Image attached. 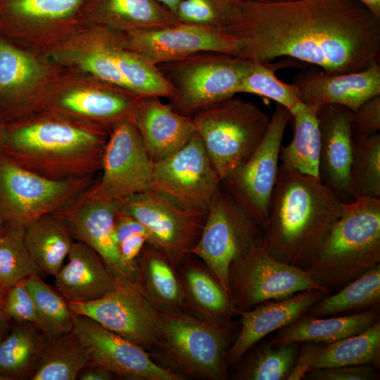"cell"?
I'll use <instances>...</instances> for the list:
<instances>
[{
	"label": "cell",
	"mask_w": 380,
	"mask_h": 380,
	"mask_svg": "<svg viewBox=\"0 0 380 380\" xmlns=\"http://www.w3.org/2000/svg\"><path fill=\"white\" fill-rule=\"evenodd\" d=\"M223 32L253 62L287 56L343 74L380 61V18L356 0H241Z\"/></svg>",
	"instance_id": "1"
},
{
	"label": "cell",
	"mask_w": 380,
	"mask_h": 380,
	"mask_svg": "<svg viewBox=\"0 0 380 380\" xmlns=\"http://www.w3.org/2000/svg\"><path fill=\"white\" fill-rule=\"evenodd\" d=\"M346 203L319 178L280 165L261 243L275 259L305 270Z\"/></svg>",
	"instance_id": "2"
},
{
	"label": "cell",
	"mask_w": 380,
	"mask_h": 380,
	"mask_svg": "<svg viewBox=\"0 0 380 380\" xmlns=\"http://www.w3.org/2000/svg\"><path fill=\"white\" fill-rule=\"evenodd\" d=\"M108 139L105 132L57 120L6 127L1 154L53 180L96 176Z\"/></svg>",
	"instance_id": "3"
},
{
	"label": "cell",
	"mask_w": 380,
	"mask_h": 380,
	"mask_svg": "<svg viewBox=\"0 0 380 380\" xmlns=\"http://www.w3.org/2000/svg\"><path fill=\"white\" fill-rule=\"evenodd\" d=\"M380 262V198L346 203L315 257L305 269L329 291L338 290Z\"/></svg>",
	"instance_id": "4"
},
{
	"label": "cell",
	"mask_w": 380,
	"mask_h": 380,
	"mask_svg": "<svg viewBox=\"0 0 380 380\" xmlns=\"http://www.w3.org/2000/svg\"><path fill=\"white\" fill-rule=\"evenodd\" d=\"M229 320L213 321L184 310L160 312L156 353L184 377H227Z\"/></svg>",
	"instance_id": "5"
},
{
	"label": "cell",
	"mask_w": 380,
	"mask_h": 380,
	"mask_svg": "<svg viewBox=\"0 0 380 380\" xmlns=\"http://www.w3.org/2000/svg\"><path fill=\"white\" fill-rule=\"evenodd\" d=\"M192 119L222 182L255 151L271 116L255 104L232 96L198 112Z\"/></svg>",
	"instance_id": "6"
},
{
	"label": "cell",
	"mask_w": 380,
	"mask_h": 380,
	"mask_svg": "<svg viewBox=\"0 0 380 380\" xmlns=\"http://www.w3.org/2000/svg\"><path fill=\"white\" fill-rule=\"evenodd\" d=\"M156 66L177 91L170 100L173 110L192 117L234 96L252 71L253 62L227 53L203 51Z\"/></svg>",
	"instance_id": "7"
},
{
	"label": "cell",
	"mask_w": 380,
	"mask_h": 380,
	"mask_svg": "<svg viewBox=\"0 0 380 380\" xmlns=\"http://www.w3.org/2000/svg\"><path fill=\"white\" fill-rule=\"evenodd\" d=\"M96 180V176L53 180L0 155V218L5 226L22 225L73 203Z\"/></svg>",
	"instance_id": "8"
},
{
	"label": "cell",
	"mask_w": 380,
	"mask_h": 380,
	"mask_svg": "<svg viewBox=\"0 0 380 380\" xmlns=\"http://www.w3.org/2000/svg\"><path fill=\"white\" fill-rule=\"evenodd\" d=\"M262 232L258 224L220 186L208 210L200 238L190 254L203 261L229 296L230 265L262 239Z\"/></svg>",
	"instance_id": "9"
},
{
	"label": "cell",
	"mask_w": 380,
	"mask_h": 380,
	"mask_svg": "<svg viewBox=\"0 0 380 380\" xmlns=\"http://www.w3.org/2000/svg\"><path fill=\"white\" fill-rule=\"evenodd\" d=\"M261 240L230 265L229 297L236 309L250 310L306 290L329 294L330 291L317 284L306 270L273 258Z\"/></svg>",
	"instance_id": "10"
},
{
	"label": "cell",
	"mask_w": 380,
	"mask_h": 380,
	"mask_svg": "<svg viewBox=\"0 0 380 380\" xmlns=\"http://www.w3.org/2000/svg\"><path fill=\"white\" fill-rule=\"evenodd\" d=\"M290 111L277 104L267 130L253 154L221 184L232 198L263 229L279 171V152Z\"/></svg>",
	"instance_id": "11"
},
{
	"label": "cell",
	"mask_w": 380,
	"mask_h": 380,
	"mask_svg": "<svg viewBox=\"0 0 380 380\" xmlns=\"http://www.w3.org/2000/svg\"><path fill=\"white\" fill-rule=\"evenodd\" d=\"M119 211L139 222L150 234L148 243L175 267L198 241L207 215L184 209L152 190L119 201Z\"/></svg>",
	"instance_id": "12"
},
{
	"label": "cell",
	"mask_w": 380,
	"mask_h": 380,
	"mask_svg": "<svg viewBox=\"0 0 380 380\" xmlns=\"http://www.w3.org/2000/svg\"><path fill=\"white\" fill-rule=\"evenodd\" d=\"M155 162L130 120L117 125L108 139L101 175L81 196L94 201H120L151 190Z\"/></svg>",
	"instance_id": "13"
},
{
	"label": "cell",
	"mask_w": 380,
	"mask_h": 380,
	"mask_svg": "<svg viewBox=\"0 0 380 380\" xmlns=\"http://www.w3.org/2000/svg\"><path fill=\"white\" fill-rule=\"evenodd\" d=\"M220 185V178L196 132L182 148L155 163L151 190L184 209L206 213Z\"/></svg>",
	"instance_id": "14"
},
{
	"label": "cell",
	"mask_w": 380,
	"mask_h": 380,
	"mask_svg": "<svg viewBox=\"0 0 380 380\" xmlns=\"http://www.w3.org/2000/svg\"><path fill=\"white\" fill-rule=\"evenodd\" d=\"M69 304L75 314L89 317L148 353H156L160 312L135 283L117 275L114 288L104 296Z\"/></svg>",
	"instance_id": "15"
},
{
	"label": "cell",
	"mask_w": 380,
	"mask_h": 380,
	"mask_svg": "<svg viewBox=\"0 0 380 380\" xmlns=\"http://www.w3.org/2000/svg\"><path fill=\"white\" fill-rule=\"evenodd\" d=\"M73 330L88 357L89 365L129 380H182L181 374L155 362L138 345L106 329L89 317L75 314Z\"/></svg>",
	"instance_id": "16"
},
{
	"label": "cell",
	"mask_w": 380,
	"mask_h": 380,
	"mask_svg": "<svg viewBox=\"0 0 380 380\" xmlns=\"http://www.w3.org/2000/svg\"><path fill=\"white\" fill-rule=\"evenodd\" d=\"M127 45L129 50L155 65L203 51L235 56L239 51L238 42L222 30L208 25L186 23L153 30L130 31Z\"/></svg>",
	"instance_id": "17"
},
{
	"label": "cell",
	"mask_w": 380,
	"mask_h": 380,
	"mask_svg": "<svg viewBox=\"0 0 380 380\" xmlns=\"http://www.w3.org/2000/svg\"><path fill=\"white\" fill-rule=\"evenodd\" d=\"M119 201H94L79 197L54 214L67 227L73 239L96 251L118 276L134 283L136 275L125 265L114 237Z\"/></svg>",
	"instance_id": "18"
},
{
	"label": "cell",
	"mask_w": 380,
	"mask_h": 380,
	"mask_svg": "<svg viewBox=\"0 0 380 380\" xmlns=\"http://www.w3.org/2000/svg\"><path fill=\"white\" fill-rule=\"evenodd\" d=\"M292 84L303 103L318 107L338 104L354 112L367 100L380 95V63L343 74H327L321 69L310 68L296 75Z\"/></svg>",
	"instance_id": "19"
},
{
	"label": "cell",
	"mask_w": 380,
	"mask_h": 380,
	"mask_svg": "<svg viewBox=\"0 0 380 380\" xmlns=\"http://www.w3.org/2000/svg\"><path fill=\"white\" fill-rule=\"evenodd\" d=\"M353 112L338 104L319 108L317 113L321 134L319 162L320 181L344 201H351L349 170L353 146Z\"/></svg>",
	"instance_id": "20"
},
{
	"label": "cell",
	"mask_w": 380,
	"mask_h": 380,
	"mask_svg": "<svg viewBox=\"0 0 380 380\" xmlns=\"http://www.w3.org/2000/svg\"><path fill=\"white\" fill-rule=\"evenodd\" d=\"M327 295L319 290H306L287 298L265 302L250 310L235 308L234 315L240 316L241 327L227 350V361L238 360L262 338L299 318Z\"/></svg>",
	"instance_id": "21"
},
{
	"label": "cell",
	"mask_w": 380,
	"mask_h": 380,
	"mask_svg": "<svg viewBox=\"0 0 380 380\" xmlns=\"http://www.w3.org/2000/svg\"><path fill=\"white\" fill-rule=\"evenodd\" d=\"M129 120L155 163L182 148L196 132L192 117L177 113L156 96L143 97Z\"/></svg>",
	"instance_id": "22"
},
{
	"label": "cell",
	"mask_w": 380,
	"mask_h": 380,
	"mask_svg": "<svg viewBox=\"0 0 380 380\" xmlns=\"http://www.w3.org/2000/svg\"><path fill=\"white\" fill-rule=\"evenodd\" d=\"M67 259L54 277L57 291L69 303L95 300L114 288L117 275L91 247L75 241Z\"/></svg>",
	"instance_id": "23"
},
{
	"label": "cell",
	"mask_w": 380,
	"mask_h": 380,
	"mask_svg": "<svg viewBox=\"0 0 380 380\" xmlns=\"http://www.w3.org/2000/svg\"><path fill=\"white\" fill-rule=\"evenodd\" d=\"M136 285L160 312L184 310L185 294L175 266L146 243L137 258Z\"/></svg>",
	"instance_id": "24"
},
{
	"label": "cell",
	"mask_w": 380,
	"mask_h": 380,
	"mask_svg": "<svg viewBox=\"0 0 380 380\" xmlns=\"http://www.w3.org/2000/svg\"><path fill=\"white\" fill-rule=\"evenodd\" d=\"M378 320L376 310L338 317H316L303 315L282 328L270 343H331L360 333Z\"/></svg>",
	"instance_id": "25"
},
{
	"label": "cell",
	"mask_w": 380,
	"mask_h": 380,
	"mask_svg": "<svg viewBox=\"0 0 380 380\" xmlns=\"http://www.w3.org/2000/svg\"><path fill=\"white\" fill-rule=\"evenodd\" d=\"M319 108L300 102L290 111L293 136L287 146H281L279 152L283 166L317 178L321 148Z\"/></svg>",
	"instance_id": "26"
},
{
	"label": "cell",
	"mask_w": 380,
	"mask_h": 380,
	"mask_svg": "<svg viewBox=\"0 0 380 380\" xmlns=\"http://www.w3.org/2000/svg\"><path fill=\"white\" fill-rule=\"evenodd\" d=\"M24 241L39 270L53 277L63 265L75 241L67 227L53 213L27 223Z\"/></svg>",
	"instance_id": "27"
},
{
	"label": "cell",
	"mask_w": 380,
	"mask_h": 380,
	"mask_svg": "<svg viewBox=\"0 0 380 380\" xmlns=\"http://www.w3.org/2000/svg\"><path fill=\"white\" fill-rule=\"evenodd\" d=\"M186 305L201 317L213 321H227L236 308L229 296L207 268L189 264L180 276Z\"/></svg>",
	"instance_id": "28"
},
{
	"label": "cell",
	"mask_w": 380,
	"mask_h": 380,
	"mask_svg": "<svg viewBox=\"0 0 380 380\" xmlns=\"http://www.w3.org/2000/svg\"><path fill=\"white\" fill-rule=\"evenodd\" d=\"M47 337L32 324L17 323L0 339V376L30 379Z\"/></svg>",
	"instance_id": "29"
},
{
	"label": "cell",
	"mask_w": 380,
	"mask_h": 380,
	"mask_svg": "<svg viewBox=\"0 0 380 380\" xmlns=\"http://www.w3.org/2000/svg\"><path fill=\"white\" fill-rule=\"evenodd\" d=\"M143 97L108 90L83 89L66 94L61 99L60 105L68 112L113 124L115 127L130 119Z\"/></svg>",
	"instance_id": "30"
},
{
	"label": "cell",
	"mask_w": 380,
	"mask_h": 380,
	"mask_svg": "<svg viewBox=\"0 0 380 380\" xmlns=\"http://www.w3.org/2000/svg\"><path fill=\"white\" fill-rule=\"evenodd\" d=\"M88 364L73 331L48 336L31 380H75Z\"/></svg>",
	"instance_id": "31"
},
{
	"label": "cell",
	"mask_w": 380,
	"mask_h": 380,
	"mask_svg": "<svg viewBox=\"0 0 380 380\" xmlns=\"http://www.w3.org/2000/svg\"><path fill=\"white\" fill-rule=\"evenodd\" d=\"M380 364V322L364 331L322 346L310 370L350 365Z\"/></svg>",
	"instance_id": "32"
},
{
	"label": "cell",
	"mask_w": 380,
	"mask_h": 380,
	"mask_svg": "<svg viewBox=\"0 0 380 380\" xmlns=\"http://www.w3.org/2000/svg\"><path fill=\"white\" fill-rule=\"evenodd\" d=\"M96 10L106 20L130 27L131 31L170 27L182 23L155 0H96Z\"/></svg>",
	"instance_id": "33"
},
{
	"label": "cell",
	"mask_w": 380,
	"mask_h": 380,
	"mask_svg": "<svg viewBox=\"0 0 380 380\" xmlns=\"http://www.w3.org/2000/svg\"><path fill=\"white\" fill-rule=\"evenodd\" d=\"M380 264L348 283L333 295L326 296L309 310L316 317H330L379 305Z\"/></svg>",
	"instance_id": "34"
},
{
	"label": "cell",
	"mask_w": 380,
	"mask_h": 380,
	"mask_svg": "<svg viewBox=\"0 0 380 380\" xmlns=\"http://www.w3.org/2000/svg\"><path fill=\"white\" fill-rule=\"evenodd\" d=\"M111 53L129 89L142 96L166 97L177 94L174 86L158 67L139 54L112 45Z\"/></svg>",
	"instance_id": "35"
},
{
	"label": "cell",
	"mask_w": 380,
	"mask_h": 380,
	"mask_svg": "<svg viewBox=\"0 0 380 380\" xmlns=\"http://www.w3.org/2000/svg\"><path fill=\"white\" fill-rule=\"evenodd\" d=\"M351 200L380 198V133L353 137L349 170Z\"/></svg>",
	"instance_id": "36"
},
{
	"label": "cell",
	"mask_w": 380,
	"mask_h": 380,
	"mask_svg": "<svg viewBox=\"0 0 380 380\" xmlns=\"http://www.w3.org/2000/svg\"><path fill=\"white\" fill-rule=\"evenodd\" d=\"M22 225L5 226L0 234V286L8 289L40 272L24 241Z\"/></svg>",
	"instance_id": "37"
},
{
	"label": "cell",
	"mask_w": 380,
	"mask_h": 380,
	"mask_svg": "<svg viewBox=\"0 0 380 380\" xmlns=\"http://www.w3.org/2000/svg\"><path fill=\"white\" fill-rule=\"evenodd\" d=\"M297 343L262 346L251 356L239 379H287L297 358Z\"/></svg>",
	"instance_id": "38"
},
{
	"label": "cell",
	"mask_w": 380,
	"mask_h": 380,
	"mask_svg": "<svg viewBox=\"0 0 380 380\" xmlns=\"http://www.w3.org/2000/svg\"><path fill=\"white\" fill-rule=\"evenodd\" d=\"M25 283L39 312L56 335L72 331L75 313L57 289L45 283L38 273L27 277Z\"/></svg>",
	"instance_id": "39"
},
{
	"label": "cell",
	"mask_w": 380,
	"mask_h": 380,
	"mask_svg": "<svg viewBox=\"0 0 380 380\" xmlns=\"http://www.w3.org/2000/svg\"><path fill=\"white\" fill-rule=\"evenodd\" d=\"M275 68L269 63L253 62V68L241 82L238 93H248L272 99L289 111L300 102V98L295 85L279 80L275 75Z\"/></svg>",
	"instance_id": "40"
},
{
	"label": "cell",
	"mask_w": 380,
	"mask_h": 380,
	"mask_svg": "<svg viewBox=\"0 0 380 380\" xmlns=\"http://www.w3.org/2000/svg\"><path fill=\"white\" fill-rule=\"evenodd\" d=\"M241 0H182L175 16L186 23L223 30L236 15ZM223 32V31H222Z\"/></svg>",
	"instance_id": "41"
},
{
	"label": "cell",
	"mask_w": 380,
	"mask_h": 380,
	"mask_svg": "<svg viewBox=\"0 0 380 380\" xmlns=\"http://www.w3.org/2000/svg\"><path fill=\"white\" fill-rule=\"evenodd\" d=\"M37 72V65L28 56L0 39V92L19 89Z\"/></svg>",
	"instance_id": "42"
},
{
	"label": "cell",
	"mask_w": 380,
	"mask_h": 380,
	"mask_svg": "<svg viewBox=\"0 0 380 380\" xmlns=\"http://www.w3.org/2000/svg\"><path fill=\"white\" fill-rule=\"evenodd\" d=\"M25 279L8 289L4 295L3 307L8 319L32 324L48 336H56L37 308L25 286Z\"/></svg>",
	"instance_id": "43"
},
{
	"label": "cell",
	"mask_w": 380,
	"mask_h": 380,
	"mask_svg": "<svg viewBox=\"0 0 380 380\" xmlns=\"http://www.w3.org/2000/svg\"><path fill=\"white\" fill-rule=\"evenodd\" d=\"M114 237L125 265L137 279V258L150 239L148 230L132 217L118 211Z\"/></svg>",
	"instance_id": "44"
},
{
	"label": "cell",
	"mask_w": 380,
	"mask_h": 380,
	"mask_svg": "<svg viewBox=\"0 0 380 380\" xmlns=\"http://www.w3.org/2000/svg\"><path fill=\"white\" fill-rule=\"evenodd\" d=\"M111 46L102 45L91 51L83 60L82 67L106 82L129 90L113 57Z\"/></svg>",
	"instance_id": "45"
},
{
	"label": "cell",
	"mask_w": 380,
	"mask_h": 380,
	"mask_svg": "<svg viewBox=\"0 0 380 380\" xmlns=\"http://www.w3.org/2000/svg\"><path fill=\"white\" fill-rule=\"evenodd\" d=\"M351 125L354 137L369 136L379 132L380 95L367 100L353 112Z\"/></svg>",
	"instance_id": "46"
},
{
	"label": "cell",
	"mask_w": 380,
	"mask_h": 380,
	"mask_svg": "<svg viewBox=\"0 0 380 380\" xmlns=\"http://www.w3.org/2000/svg\"><path fill=\"white\" fill-rule=\"evenodd\" d=\"M375 376L372 365H350L311 370L305 377L314 380H371Z\"/></svg>",
	"instance_id": "47"
},
{
	"label": "cell",
	"mask_w": 380,
	"mask_h": 380,
	"mask_svg": "<svg viewBox=\"0 0 380 380\" xmlns=\"http://www.w3.org/2000/svg\"><path fill=\"white\" fill-rule=\"evenodd\" d=\"M305 343L306 344L303 346L298 360L295 362L287 380H300L305 378L310 372L322 347L315 342Z\"/></svg>",
	"instance_id": "48"
},
{
	"label": "cell",
	"mask_w": 380,
	"mask_h": 380,
	"mask_svg": "<svg viewBox=\"0 0 380 380\" xmlns=\"http://www.w3.org/2000/svg\"><path fill=\"white\" fill-rule=\"evenodd\" d=\"M115 375L105 369L92 365H86L78 375L80 380H110Z\"/></svg>",
	"instance_id": "49"
},
{
	"label": "cell",
	"mask_w": 380,
	"mask_h": 380,
	"mask_svg": "<svg viewBox=\"0 0 380 380\" xmlns=\"http://www.w3.org/2000/svg\"><path fill=\"white\" fill-rule=\"evenodd\" d=\"M380 18V0H356Z\"/></svg>",
	"instance_id": "50"
},
{
	"label": "cell",
	"mask_w": 380,
	"mask_h": 380,
	"mask_svg": "<svg viewBox=\"0 0 380 380\" xmlns=\"http://www.w3.org/2000/svg\"><path fill=\"white\" fill-rule=\"evenodd\" d=\"M3 299L0 300V339L3 337L6 330L9 320L4 310Z\"/></svg>",
	"instance_id": "51"
},
{
	"label": "cell",
	"mask_w": 380,
	"mask_h": 380,
	"mask_svg": "<svg viewBox=\"0 0 380 380\" xmlns=\"http://www.w3.org/2000/svg\"><path fill=\"white\" fill-rule=\"evenodd\" d=\"M160 4L166 8L168 11L176 14L179 4L182 0H157Z\"/></svg>",
	"instance_id": "52"
},
{
	"label": "cell",
	"mask_w": 380,
	"mask_h": 380,
	"mask_svg": "<svg viewBox=\"0 0 380 380\" xmlns=\"http://www.w3.org/2000/svg\"><path fill=\"white\" fill-rule=\"evenodd\" d=\"M6 127L0 125V155L1 154L2 146L5 138Z\"/></svg>",
	"instance_id": "53"
},
{
	"label": "cell",
	"mask_w": 380,
	"mask_h": 380,
	"mask_svg": "<svg viewBox=\"0 0 380 380\" xmlns=\"http://www.w3.org/2000/svg\"><path fill=\"white\" fill-rule=\"evenodd\" d=\"M247 1H258V2H277V1H289V0H247Z\"/></svg>",
	"instance_id": "54"
},
{
	"label": "cell",
	"mask_w": 380,
	"mask_h": 380,
	"mask_svg": "<svg viewBox=\"0 0 380 380\" xmlns=\"http://www.w3.org/2000/svg\"><path fill=\"white\" fill-rule=\"evenodd\" d=\"M5 225L0 218V234L4 231Z\"/></svg>",
	"instance_id": "55"
},
{
	"label": "cell",
	"mask_w": 380,
	"mask_h": 380,
	"mask_svg": "<svg viewBox=\"0 0 380 380\" xmlns=\"http://www.w3.org/2000/svg\"><path fill=\"white\" fill-rule=\"evenodd\" d=\"M6 291L1 289L0 286V300H2L4 297Z\"/></svg>",
	"instance_id": "56"
},
{
	"label": "cell",
	"mask_w": 380,
	"mask_h": 380,
	"mask_svg": "<svg viewBox=\"0 0 380 380\" xmlns=\"http://www.w3.org/2000/svg\"><path fill=\"white\" fill-rule=\"evenodd\" d=\"M0 380H6V379L0 376Z\"/></svg>",
	"instance_id": "57"
}]
</instances>
